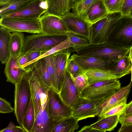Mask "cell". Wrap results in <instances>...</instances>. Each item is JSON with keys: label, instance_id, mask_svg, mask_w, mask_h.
Returning a JSON list of instances; mask_svg holds the SVG:
<instances>
[{"label": "cell", "instance_id": "1", "mask_svg": "<svg viewBox=\"0 0 132 132\" xmlns=\"http://www.w3.org/2000/svg\"><path fill=\"white\" fill-rule=\"evenodd\" d=\"M107 42L119 47H132V17L121 15L111 26Z\"/></svg>", "mask_w": 132, "mask_h": 132}, {"label": "cell", "instance_id": "2", "mask_svg": "<svg viewBox=\"0 0 132 132\" xmlns=\"http://www.w3.org/2000/svg\"><path fill=\"white\" fill-rule=\"evenodd\" d=\"M30 72L14 85V114L18 123L21 126L32 98L29 82Z\"/></svg>", "mask_w": 132, "mask_h": 132}, {"label": "cell", "instance_id": "3", "mask_svg": "<svg viewBox=\"0 0 132 132\" xmlns=\"http://www.w3.org/2000/svg\"><path fill=\"white\" fill-rule=\"evenodd\" d=\"M130 49L119 47L106 42L100 43H90L77 51L76 54L95 56L114 61L127 55Z\"/></svg>", "mask_w": 132, "mask_h": 132}, {"label": "cell", "instance_id": "4", "mask_svg": "<svg viewBox=\"0 0 132 132\" xmlns=\"http://www.w3.org/2000/svg\"><path fill=\"white\" fill-rule=\"evenodd\" d=\"M118 79L97 81L88 85L81 92L79 97L98 101L106 100L121 87Z\"/></svg>", "mask_w": 132, "mask_h": 132}, {"label": "cell", "instance_id": "5", "mask_svg": "<svg viewBox=\"0 0 132 132\" xmlns=\"http://www.w3.org/2000/svg\"><path fill=\"white\" fill-rule=\"evenodd\" d=\"M66 36H51L42 32L25 37L22 53L36 51L45 53L65 40Z\"/></svg>", "mask_w": 132, "mask_h": 132}, {"label": "cell", "instance_id": "6", "mask_svg": "<svg viewBox=\"0 0 132 132\" xmlns=\"http://www.w3.org/2000/svg\"><path fill=\"white\" fill-rule=\"evenodd\" d=\"M29 74V82L36 118L42 105L47 101V92L48 87L44 84L34 68Z\"/></svg>", "mask_w": 132, "mask_h": 132}, {"label": "cell", "instance_id": "7", "mask_svg": "<svg viewBox=\"0 0 132 132\" xmlns=\"http://www.w3.org/2000/svg\"><path fill=\"white\" fill-rule=\"evenodd\" d=\"M0 25L11 32L36 34L40 33L42 31L40 19H31L4 17L1 18Z\"/></svg>", "mask_w": 132, "mask_h": 132}, {"label": "cell", "instance_id": "8", "mask_svg": "<svg viewBox=\"0 0 132 132\" xmlns=\"http://www.w3.org/2000/svg\"><path fill=\"white\" fill-rule=\"evenodd\" d=\"M61 17L68 33L89 40L91 25L84 19L77 14L70 12Z\"/></svg>", "mask_w": 132, "mask_h": 132}, {"label": "cell", "instance_id": "9", "mask_svg": "<svg viewBox=\"0 0 132 132\" xmlns=\"http://www.w3.org/2000/svg\"><path fill=\"white\" fill-rule=\"evenodd\" d=\"M47 95L48 112L50 115L59 120L72 116V109L63 102L55 89L48 87Z\"/></svg>", "mask_w": 132, "mask_h": 132}, {"label": "cell", "instance_id": "10", "mask_svg": "<svg viewBox=\"0 0 132 132\" xmlns=\"http://www.w3.org/2000/svg\"><path fill=\"white\" fill-rule=\"evenodd\" d=\"M58 93L63 102L72 109L80 97L78 91L67 70V65Z\"/></svg>", "mask_w": 132, "mask_h": 132}, {"label": "cell", "instance_id": "11", "mask_svg": "<svg viewBox=\"0 0 132 132\" xmlns=\"http://www.w3.org/2000/svg\"><path fill=\"white\" fill-rule=\"evenodd\" d=\"M42 32L51 36H67L68 32L61 17L42 15L40 18Z\"/></svg>", "mask_w": 132, "mask_h": 132}, {"label": "cell", "instance_id": "12", "mask_svg": "<svg viewBox=\"0 0 132 132\" xmlns=\"http://www.w3.org/2000/svg\"><path fill=\"white\" fill-rule=\"evenodd\" d=\"M46 10L47 5L45 0H34L21 9L4 17L38 19H40Z\"/></svg>", "mask_w": 132, "mask_h": 132}, {"label": "cell", "instance_id": "13", "mask_svg": "<svg viewBox=\"0 0 132 132\" xmlns=\"http://www.w3.org/2000/svg\"><path fill=\"white\" fill-rule=\"evenodd\" d=\"M106 100L94 101L80 97L72 108V116L79 121L94 117L95 109Z\"/></svg>", "mask_w": 132, "mask_h": 132}, {"label": "cell", "instance_id": "14", "mask_svg": "<svg viewBox=\"0 0 132 132\" xmlns=\"http://www.w3.org/2000/svg\"><path fill=\"white\" fill-rule=\"evenodd\" d=\"M59 120L49 114L47 100L46 102L42 105L35 118L32 132H52Z\"/></svg>", "mask_w": 132, "mask_h": 132}, {"label": "cell", "instance_id": "15", "mask_svg": "<svg viewBox=\"0 0 132 132\" xmlns=\"http://www.w3.org/2000/svg\"><path fill=\"white\" fill-rule=\"evenodd\" d=\"M132 86L131 82L127 86L121 87L108 99L97 107L94 112V117L98 116L127 100Z\"/></svg>", "mask_w": 132, "mask_h": 132}, {"label": "cell", "instance_id": "16", "mask_svg": "<svg viewBox=\"0 0 132 132\" xmlns=\"http://www.w3.org/2000/svg\"><path fill=\"white\" fill-rule=\"evenodd\" d=\"M69 48L52 54L55 71L56 90L58 93L60 91L64 71L71 53Z\"/></svg>", "mask_w": 132, "mask_h": 132}, {"label": "cell", "instance_id": "17", "mask_svg": "<svg viewBox=\"0 0 132 132\" xmlns=\"http://www.w3.org/2000/svg\"><path fill=\"white\" fill-rule=\"evenodd\" d=\"M71 57L84 69L92 68L108 70L110 60L95 56L79 55L75 54Z\"/></svg>", "mask_w": 132, "mask_h": 132}, {"label": "cell", "instance_id": "18", "mask_svg": "<svg viewBox=\"0 0 132 132\" xmlns=\"http://www.w3.org/2000/svg\"><path fill=\"white\" fill-rule=\"evenodd\" d=\"M17 59L10 56L5 63L4 73L6 78V81L14 85L25 74L32 70L27 68L19 67L17 64Z\"/></svg>", "mask_w": 132, "mask_h": 132}, {"label": "cell", "instance_id": "19", "mask_svg": "<svg viewBox=\"0 0 132 132\" xmlns=\"http://www.w3.org/2000/svg\"><path fill=\"white\" fill-rule=\"evenodd\" d=\"M47 10L43 15H52L62 17L70 12L72 0H45Z\"/></svg>", "mask_w": 132, "mask_h": 132}, {"label": "cell", "instance_id": "20", "mask_svg": "<svg viewBox=\"0 0 132 132\" xmlns=\"http://www.w3.org/2000/svg\"><path fill=\"white\" fill-rule=\"evenodd\" d=\"M131 63L129 56L126 55L116 60H110L108 70L119 79L131 73Z\"/></svg>", "mask_w": 132, "mask_h": 132}, {"label": "cell", "instance_id": "21", "mask_svg": "<svg viewBox=\"0 0 132 132\" xmlns=\"http://www.w3.org/2000/svg\"><path fill=\"white\" fill-rule=\"evenodd\" d=\"M108 12L102 0H97L92 5L84 19L91 25L106 17Z\"/></svg>", "mask_w": 132, "mask_h": 132}, {"label": "cell", "instance_id": "22", "mask_svg": "<svg viewBox=\"0 0 132 132\" xmlns=\"http://www.w3.org/2000/svg\"><path fill=\"white\" fill-rule=\"evenodd\" d=\"M11 32L0 26V60L2 64L5 63L10 57V41Z\"/></svg>", "mask_w": 132, "mask_h": 132}, {"label": "cell", "instance_id": "23", "mask_svg": "<svg viewBox=\"0 0 132 132\" xmlns=\"http://www.w3.org/2000/svg\"><path fill=\"white\" fill-rule=\"evenodd\" d=\"M24 38L23 33L21 32L14 31L11 33L10 46L11 57L16 59L21 55Z\"/></svg>", "mask_w": 132, "mask_h": 132}, {"label": "cell", "instance_id": "24", "mask_svg": "<svg viewBox=\"0 0 132 132\" xmlns=\"http://www.w3.org/2000/svg\"><path fill=\"white\" fill-rule=\"evenodd\" d=\"M120 116V115H115L105 117L98 120L90 125L99 132L111 131L117 126Z\"/></svg>", "mask_w": 132, "mask_h": 132}, {"label": "cell", "instance_id": "25", "mask_svg": "<svg viewBox=\"0 0 132 132\" xmlns=\"http://www.w3.org/2000/svg\"><path fill=\"white\" fill-rule=\"evenodd\" d=\"M88 77V85L100 81L111 79H118L108 70L97 68H88L84 69Z\"/></svg>", "mask_w": 132, "mask_h": 132}, {"label": "cell", "instance_id": "26", "mask_svg": "<svg viewBox=\"0 0 132 132\" xmlns=\"http://www.w3.org/2000/svg\"><path fill=\"white\" fill-rule=\"evenodd\" d=\"M78 121L72 116L64 118L57 121L52 132H73L79 128Z\"/></svg>", "mask_w": 132, "mask_h": 132}, {"label": "cell", "instance_id": "27", "mask_svg": "<svg viewBox=\"0 0 132 132\" xmlns=\"http://www.w3.org/2000/svg\"><path fill=\"white\" fill-rule=\"evenodd\" d=\"M34 0H13L0 9V16L2 18L21 9Z\"/></svg>", "mask_w": 132, "mask_h": 132}, {"label": "cell", "instance_id": "28", "mask_svg": "<svg viewBox=\"0 0 132 132\" xmlns=\"http://www.w3.org/2000/svg\"><path fill=\"white\" fill-rule=\"evenodd\" d=\"M34 68L38 72L44 84L48 87H52L50 75L44 58H41L36 61Z\"/></svg>", "mask_w": 132, "mask_h": 132}, {"label": "cell", "instance_id": "29", "mask_svg": "<svg viewBox=\"0 0 132 132\" xmlns=\"http://www.w3.org/2000/svg\"><path fill=\"white\" fill-rule=\"evenodd\" d=\"M35 118L34 106L31 98L22 126L26 132H32Z\"/></svg>", "mask_w": 132, "mask_h": 132}, {"label": "cell", "instance_id": "30", "mask_svg": "<svg viewBox=\"0 0 132 132\" xmlns=\"http://www.w3.org/2000/svg\"><path fill=\"white\" fill-rule=\"evenodd\" d=\"M96 0H81L72 5V12L77 14L84 19L89 8Z\"/></svg>", "mask_w": 132, "mask_h": 132}, {"label": "cell", "instance_id": "31", "mask_svg": "<svg viewBox=\"0 0 132 132\" xmlns=\"http://www.w3.org/2000/svg\"><path fill=\"white\" fill-rule=\"evenodd\" d=\"M73 51L76 52L81 49L89 45L90 43L87 38L75 36L68 33L67 36Z\"/></svg>", "mask_w": 132, "mask_h": 132}, {"label": "cell", "instance_id": "32", "mask_svg": "<svg viewBox=\"0 0 132 132\" xmlns=\"http://www.w3.org/2000/svg\"><path fill=\"white\" fill-rule=\"evenodd\" d=\"M69 39L67 38L64 41L55 46L48 51L45 52L33 61L32 62L31 67V68L34 67L35 62L41 58H44L46 56L53 54L58 52L68 49L71 47Z\"/></svg>", "mask_w": 132, "mask_h": 132}, {"label": "cell", "instance_id": "33", "mask_svg": "<svg viewBox=\"0 0 132 132\" xmlns=\"http://www.w3.org/2000/svg\"><path fill=\"white\" fill-rule=\"evenodd\" d=\"M127 105V100L117 105L104 113L98 116V120L115 115H121L123 112Z\"/></svg>", "mask_w": 132, "mask_h": 132}, {"label": "cell", "instance_id": "34", "mask_svg": "<svg viewBox=\"0 0 132 132\" xmlns=\"http://www.w3.org/2000/svg\"><path fill=\"white\" fill-rule=\"evenodd\" d=\"M70 74L74 85L78 91L79 95L82 91L88 85V77L85 73L79 74L76 77L73 76Z\"/></svg>", "mask_w": 132, "mask_h": 132}, {"label": "cell", "instance_id": "35", "mask_svg": "<svg viewBox=\"0 0 132 132\" xmlns=\"http://www.w3.org/2000/svg\"><path fill=\"white\" fill-rule=\"evenodd\" d=\"M44 58L46 62L47 69L50 75L52 88L56 90L55 71L53 55L52 54Z\"/></svg>", "mask_w": 132, "mask_h": 132}, {"label": "cell", "instance_id": "36", "mask_svg": "<svg viewBox=\"0 0 132 132\" xmlns=\"http://www.w3.org/2000/svg\"><path fill=\"white\" fill-rule=\"evenodd\" d=\"M109 14L120 12L123 0H102Z\"/></svg>", "mask_w": 132, "mask_h": 132}, {"label": "cell", "instance_id": "37", "mask_svg": "<svg viewBox=\"0 0 132 132\" xmlns=\"http://www.w3.org/2000/svg\"><path fill=\"white\" fill-rule=\"evenodd\" d=\"M67 68L69 73L74 77L85 73V70L71 57L68 60Z\"/></svg>", "mask_w": 132, "mask_h": 132}, {"label": "cell", "instance_id": "38", "mask_svg": "<svg viewBox=\"0 0 132 132\" xmlns=\"http://www.w3.org/2000/svg\"><path fill=\"white\" fill-rule=\"evenodd\" d=\"M14 108L11 106L10 103L1 97L0 98V112L5 114L11 113L14 111Z\"/></svg>", "mask_w": 132, "mask_h": 132}, {"label": "cell", "instance_id": "39", "mask_svg": "<svg viewBox=\"0 0 132 132\" xmlns=\"http://www.w3.org/2000/svg\"><path fill=\"white\" fill-rule=\"evenodd\" d=\"M132 7V0H123L120 11L121 15H129Z\"/></svg>", "mask_w": 132, "mask_h": 132}, {"label": "cell", "instance_id": "40", "mask_svg": "<svg viewBox=\"0 0 132 132\" xmlns=\"http://www.w3.org/2000/svg\"><path fill=\"white\" fill-rule=\"evenodd\" d=\"M0 132H26L22 127L15 126L11 121L8 126L1 130Z\"/></svg>", "mask_w": 132, "mask_h": 132}, {"label": "cell", "instance_id": "41", "mask_svg": "<svg viewBox=\"0 0 132 132\" xmlns=\"http://www.w3.org/2000/svg\"><path fill=\"white\" fill-rule=\"evenodd\" d=\"M44 53H45L42 52L36 51L28 52L25 54L26 55L29 61V63L27 65V68L32 70L31 67V64L32 61Z\"/></svg>", "mask_w": 132, "mask_h": 132}, {"label": "cell", "instance_id": "42", "mask_svg": "<svg viewBox=\"0 0 132 132\" xmlns=\"http://www.w3.org/2000/svg\"><path fill=\"white\" fill-rule=\"evenodd\" d=\"M28 63V59L25 54L22 53L20 56L18 58L17 64L19 67L29 69L27 67V65Z\"/></svg>", "mask_w": 132, "mask_h": 132}, {"label": "cell", "instance_id": "43", "mask_svg": "<svg viewBox=\"0 0 132 132\" xmlns=\"http://www.w3.org/2000/svg\"><path fill=\"white\" fill-rule=\"evenodd\" d=\"M119 122L121 125L132 124V113L127 114H122L120 117Z\"/></svg>", "mask_w": 132, "mask_h": 132}, {"label": "cell", "instance_id": "44", "mask_svg": "<svg viewBox=\"0 0 132 132\" xmlns=\"http://www.w3.org/2000/svg\"><path fill=\"white\" fill-rule=\"evenodd\" d=\"M118 132H132V124H125L121 125Z\"/></svg>", "mask_w": 132, "mask_h": 132}, {"label": "cell", "instance_id": "45", "mask_svg": "<svg viewBox=\"0 0 132 132\" xmlns=\"http://www.w3.org/2000/svg\"><path fill=\"white\" fill-rule=\"evenodd\" d=\"M78 132H99L98 130L93 128L90 125L86 126L83 127L80 131Z\"/></svg>", "mask_w": 132, "mask_h": 132}, {"label": "cell", "instance_id": "46", "mask_svg": "<svg viewBox=\"0 0 132 132\" xmlns=\"http://www.w3.org/2000/svg\"><path fill=\"white\" fill-rule=\"evenodd\" d=\"M132 113V101L129 103L127 104L123 114H127Z\"/></svg>", "mask_w": 132, "mask_h": 132}, {"label": "cell", "instance_id": "47", "mask_svg": "<svg viewBox=\"0 0 132 132\" xmlns=\"http://www.w3.org/2000/svg\"><path fill=\"white\" fill-rule=\"evenodd\" d=\"M13 0H0V6H3L8 4Z\"/></svg>", "mask_w": 132, "mask_h": 132}, {"label": "cell", "instance_id": "48", "mask_svg": "<svg viewBox=\"0 0 132 132\" xmlns=\"http://www.w3.org/2000/svg\"><path fill=\"white\" fill-rule=\"evenodd\" d=\"M129 57L131 63V69H132V47L130 48L129 52Z\"/></svg>", "mask_w": 132, "mask_h": 132}, {"label": "cell", "instance_id": "49", "mask_svg": "<svg viewBox=\"0 0 132 132\" xmlns=\"http://www.w3.org/2000/svg\"><path fill=\"white\" fill-rule=\"evenodd\" d=\"M81 0H72V5L81 1Z\"/></svg>", "mask_w": 132, "mask_h": 132}, {"label": "cell", "instance_id": "50", "mask_svg": "<svg viewBox=\"0 0 132 132\" xmlns=\"http://www.w3.org/2000/svg\"><path fill=\"white\" fill-rule=\"evenodd\" d=\"M129 16L132 17V7L129 13Z\"/></svg>", "mask_w": 132, "mask_h": 132}, {"label": "cell", "instance_id": "51", "mask_svg": "<svg viewBox=\"0 0 132 132\" xmlns=\"http://www.w3.org/2000/svg\"><path fill=\"white\" fill-rule=\"evenodd\" d=\"M131 83L132 84V69H131Z\"/></svg>", "mask_w": 132, "mask_h": 132}]
</instances>
